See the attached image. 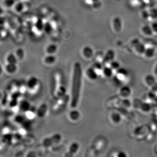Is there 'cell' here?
<instances>
[{"mask_svg": "<svg viewBox=\"0 0 157 157\" xmlns=\"http://www.w3.org/2000/svg\"><path fill=\"white\" fill-rule=\"evenodd\" d=\"M82 71L81 65L80 63L76 62L75 64L73 71L72 88H71V107H76L80 98V91L81 88Z\"/></svg>", "mask_w": 157, "mask_h": 157, "instance_id": "cell-1", "label": "cell"}, {"mask_svg": "<svg viewBox=\"0 0 157 157\" xmlns=\"http://www.w3.org/2000/svg\"><path fill=\"white\" fill-rule=\"evenodd\" d=\"M26 85L27 90L30 94H34L39 90L40 87L39 79L35 76H30L27 80Z\"/></svg>", "mask_w": 157, "mask_h": 157, "instance_id": "cell-2", "label": "cell"}, {"mask_svg": "<svg viewBox=\"0 0 157 157\" xmlns=\"http://www.w3.org/2000/svg\"><path fill=\"white\" fill-rule=\"evenodd\" d=\"M4 73L8 75H14L18 71L17 64H5L4 67Z\"/></svg>", "mask_w": 157, "mask_h": 157, "instance_id": "cell-3", "label": "cell"}, {"mask_svg": "<svg viewBox=\"0 0 157 157\" xmlns=\"http://www.w3.org/2000/svg\"><path fill=\"white\" fill-rule=\"evenodd\" d=\"M5 64H18V61L14 52H9L5 55Z\"/></svg>", "mask_w": 157, "mask_h": 157, "instance_id": "cell-4", "label": "cell"}, {"mask_svg": "<svg viewBox=\"0 0 157 157\" xmlns=\"http://www.w3.org/2000/svg\"><path fill=\"white\" fill-rule=\"evenodd\" d=\"M15 56L17 57L18 62H21L24 60L26 57V52L24 49L21 48H18L14 52Z\"/></svg>", "mask_w": 157, "mask_h": 157, "instance_id": "cell-5", "label": "cell"}, {"mask_svg": "<svg viewBox=\"0 0 157 157\" xmlns=\"http://www.w3.org/2000/svg\"><path fill=\"white\" fill-rule=\"evenodd\" d=\"M56 57L54 55L47 54L43 59V62L45 65H52L56 62Z\"/></svg>", "mask_w": 157, "mask_h": 157, "instance_id": "cell-6", "label": "cell"}, {"mask_svg": "<svg viewBox=\"0 0 157 157\" xmlns=\"http://www.w3.org/2000/svg\"><path fill=\"white\" fill-rule=\"evenodd\" d=\"M86 75L89 79L93 81L96 80L98 77L97 73V70H95L94 67H90L87 70Z\"/></svg>", "mask_w": 157, "mask_h": 157, "instance_id": "cell-7", "label": "cell"}, {"mask_svg": "<svg viewBox=\"0 0 157 157\" xmlns=\"http://www.w3.org/2000/svg\"><path fill=\"white\" fill-rule=\"evenodd\" d=\"M110 120L112 124H120V122L122 120V118H121V114H119V113H118L117 112H114L111 114Z\"/></svg>", "mask_w": 157, "mask_h": 157, "instance_id": "cell-8", "label": "cell"}, {"mask_svg": "<svg viewBox=\"0 0 157 157\" xmlns=\"http://www.w3.org/2000/svg\"><path fill=\"white\" fill-rule=\"evenodd\" d=\"M48 110L47 105L43 104L41 106H39V108L36 111V115L39 117H43L45 115V114Z\"/></svg>", "mask_w": 157, "mask_h": 157, "instance_id": "cell-9", "label": "cell"}, {"mask_svg": "<svg viewBox=\"0 0 157 157\" xmlns=\"http://www.w3.org/2000/svg\"><path fill=\"white\" fill-rule=\"evenodd\" d=\"M57 46L55 44H50L45 48V51L47 54L54 55L57 51Z\"/></svg>", "mask_w": 157, "mask_h": 157, "instance_id": "cell-10", "label": "cell"}, {"mask_svg": "<svg viewBox=\"0 0 157 157\" xmlns=\"http://www.w3.org/2000/svg\"><path fill=\"white\" fill-rule=\"evenodd\" d=\"M114 57H115V53H114V52L113 50H109L107 52L106 55L105 56L104 61L105 63L111 62V61L113 60Z\"/></svg>", "mask_w": 157, "mask_h": 157, "instance_id": "cell-11", "label": "cell"}, {"mask_svg": "<svg viewBox=\"0 0 157 157\" xmlns=\"http://www.w3.org/2000/svg\"><path fill=\"white\" fill-rule=\"evenodd\" d=\"M80 112L78 111L77 110H73L71 112H70L69 114V118L71 121H77L80 118Z\"/></svg>", "mask_w": 157, "mask_h": 157, "instance_id": "cell-12", "label": "cell"}, {"mask_svg": "<svg viewBox=\"0 0 157 157\" xmlns=\"http://www.w3.org/2000/svg\"><path fill=\"white\" fill-rule=\"evenodd\" d=\"M119 93H120L122 97L126 98H128V97L130 96V94H131V90L130 87H128V86H124L121 88Z\"/></svg>", "mask_w": 157, "mask_h": 157, "instance_id": "cell-13", "label": "cell"}, {"mask_svg": "<svg viewBox=\"0 0 157 157\" xmlns=\"http://www.w3.org/2000/svg\"><path fill=\"white\" fill-rule=\"evenodd\" d=\"M79 146H78V144L76 142L74 143H72L71 144L70 147H69V149H68V152L70 154L73 155H76L77 153L78 152V150H79Z\"/></svg>", "mask_w": 157, "mask_h": 157, "instance_id": "cell-14", "label": "cell"}, {"mask_svg": "<svg viewBox=\"0 0 157 157\" xmlns=\"http://www.w3.org/2000/svg\"><path fill=\"white\" fill-rule=\"evenodd\" d=\"M19 108L21 110L26 112L29 109H31V105L29 101H21L19 105Z\"/></svg>", "mask_w": 157, "mask_h": 157, "instance_id": "cell-15", "label": "cell"}, {"mask_svg": "<svg viewBox=\"0 0 157 157\" xmlns=\"http://www.w3.org/2000/svg\"><path fill=\"white\" fill-rule=\"evenodd\" d=\"M134 47L136 52L138 53H139V54H144V52L146 50V48L144 44L139 42L135 45Z\"/></svg>", "mask_w": 157, "mask_h": 157, "instance_id": "cell-16", "label": "cell"}, {"mask_svg": "<svg viewBox=\"0 0 157 157\" xmlns=\"http://www.w3.org/2000/svg\"><path fill=\"white\" fill-rule=\"evenodd\" d=\"M93 50L90 47H85L83 50V54L86 58H90L93 55Z\"/></svg>", "mask_w": 157, "mask_h": 157, "instance_id": "cell-17", "label": "cell"}, {"mask_svg": "<svg viewBox=\"0 0 157 157\" xmlns=\"http://www.w3.org/2000/svg\"><path fill=\"white\" fill-rule=\"evenodd\" d=\"M155 52H156L155 49L154 48L151 47V48H146V50L144 54L145 55L146 57L151 58L155 56Z\"/></svg>", "mask_w": 157, "mask_h": 157, "instance_id": "cell-18", "label": "cell"}, {"mask_svg": "<svg viewBox=\"0 0 157 157\" xmlns=\"http://www.w3.org/2000/svg\"><path fill=\"white\" fill-rule=\"evenodd\" d=\"M113 25L114 28L117 32L121 31L122 25L121 20L119 18H115L114 20Z\"/></svg>", "mask_w": 157, "mask_h": 157, "instance_id": "cell-19", "label": "cell"}, {"mask_svg": "<svg viewBox=\"0 0 157 157\" xmlns=\"http://www.w3.org/2000/svg\"><path fill=\"white\" fill-rule=\"evenodd\" d=\"M142 31L143 33L147 36H151L153 35L154 32H153V30L151 29V26H144L142 28Z\"/></svg>", "mask_w": 157, "mask_h": 157, "instance_id": "cell-20", "label": "cell"}, {"mask_svg": "<svg viewBox=\"0 0 157 157\" xmlns=\"http://www.w3.org/2000/svg\"><path fill=\"white\" fill-rule=\"evenodd\" d=\"M113 69L111 67H105L103 68V74L106 77L110 78L113 75Z\"/></svg>", "mask_w": 157, "mask_h": 157, "instance_id": "cell-21", "label": "cell"}, {"mask_svg": "<svg viewBox=\"0 0 157 157\" xmlns=\"http://www.w3.org/2000/svg\"><path fill=\"white\" fill-rule=\"evenodd\" d=\"M145 82L147 84L150 86H152L156 83V80L155 78L154 77V76L151 75H147L145 77Z\"/></svg>", "mask_w": 157, "mask_h": 157, "instance_id": "cell-22", "label": "cell"}, {"mask_svg": "<svg viewBox=\"0 0 157 157\" xmlns=\"http://www.w3.org/2000/svg\"><path fill=\"white\" fill-rule=\"evenodd\" d=\"M36 114V112L34 111L33 110H31V109H29V110L26 112V117L29 119H31V118L34 117Z\"/></svg>", "mask_w": 157, "mask_h": 157, "instance_id": "cell-23", "label": "cell"}, {"mask_svg": "<svg viewBox=\"0 0 157 157\" xmlns=\"http://www.w3.org/2000/svg\"><path fill=\"white\" fill-rule=\"evenodd\" d=\"M140 108L142 110V111L144 112H149L151 110V106L148 103H145L142 104V105L140 107Z\"/></svg>", "mask_w": 157, "mask_h": 157, "instance_id": "cell-24", "label": "cell"}, {"mask_svg": "<svg viewBox=\"0 0 157 157\" xmlns=\"http://www.w3.org/2000/svg\"><path fill=\"white\" fill-rule=\"evenodd\" d=\"M120 63L117 61L113 60L111 62L110 67L113 70H118L120 68Z\"/></svg>", "mask_w": 157, "mask_h": 157, "instance_id": "cell-25", "label": "cell"}, {"mask_svg": "<svg viewBox=\"0 0 157 157\" xmlns=\"http://www.w3.org/2000/svg\"><path fill=\"white\" fill-rule=\"evenodd\" d=\"M117 71V74L120 75L121 76L125 77L128 75V72L127 71V70H125V68H119Z\"/></svg>", "mask_w": 157, "mask_h": 157, "instance_id": "cell-26", "label": "cell"}, {"mask_svg": "<svg viewBox=\"0 0 157 157\" xmlns=\"http://www.w3.org/2000/svg\"><path fill=\"white\" fill-rule=\"evenodd\" d=\"M149 14V16L153 19H156L157 18V10L156 9H153L150 12Z\"/></svg>", "mask_w": 157, "mask_h": 157, "instance_id": "cell-27", "label": "cell"}, {"mask_svg": "<svg viewBox=\"0 0 157 157\" xmlns=\"http://www.w3.org/2000/svg\"><path fill=\"white\" fill-rule=\"evenodd\" d=\"M113 157H128L127 155L124 152L121 151L118 152L117 154H115V155H114Z\"/></svg>", "mask_w": 157, "mask_h": 157, "instance_id": "cell-28", "label": "cell"}, {"mask_svg": "<svg viewBox=\"0 0 157 157\" xmlns=\"http://www.w3.org/2000/svg\"><path fill=\"white\" fill-rule=\"evenodd\" d=\"M151 29L153 30L154 33H157V22L155 21L154 23H153L151 26Z\"/></svg>", "mask_w": 157, "mask_h": 157, "instance_id": "cell-29", "label": "cell"}, {"mask_svg": "<svg viewBox=\"0 0 157 157\" xmlns=\"http://www.w3.org/2000/svg\"><path fill=\"white\" fill-rule=\"evenodd\" d=\"M94 68L95 70H103V67H102V65L101 64L98 63H96L94 64Z\"/></svg>", "mask_w": 157, "mask_h": 157, "instance_id": "cell-30", "label": "cell"}, {"mask_svg": "<svg viewBox=\"0 0 157 157\" xmlns=\"http://www.w3.org/2000/svg\"><path fill=\"white\" fill-rule=\"evenodd\" d=\"M44 29H48L47 30L45 31L46 32H47L48 33H50V32H51L52 30V27L50 25H46L44 27Z\"/></svg>", "mask_w": 157, "mask_h": 157, "instance_id": "cell-31", "label": "cell"}, {"mask_svg": "<svg viewBox=\"0 0 157 157\" xmlns=\"http://www.w3.org/2000/svg\"><path fill=\"white\" fill-rule=\"evenodd\" d=\"M4 73V68L2 64L0 63V77L2 76Z\"/></svg>", "mask_w": 157, "mask_h": 157, "instance_id": "cell-32", "label": "cell"}, {"mask_svg": "<svg viewBox=\"0 0 157 157\" xmlns=\"http://www.w3.org/2000/svg\"><path fill=\"white\" fill-rule=\"evenodd\" d=\"M27 157H36V156L34 153L31 152L28 154Z\"/></svg>", "mask_w": 157, "mask_h": 157, "instance_id": "cell-33", "label": "cell"}, {"mask_svg": "<svg viewBox=\"0 0 157 157\" xmlns=\"http://www.w3.org/2000/svg\"><path fill=\"white\" fill-rule=\"evenodd\" d=\"M3 95H4V94L2 92V91L0 90V101H1L2 99L3 98Z\"/></svg>", "mask_w": 157, "mask_h": 157, "instance_id": "cell-34", "label": "cell"}, {"mask_svg": "<svg viewBox=\"0 0 157 157\" xmlns=\"http://www.w3.org/2000/svg\"><path fill=\"white\" fill-rule=\"evenodd\" d=\"M154 74L156 76H157V64L154 68Z\"/></svg>", "mask_w": 157, "mask_h": 157, "instance_id": "cell-35", "label": "cell"}, {"mask_svg": "<svg viewBox=\"0 0 157 157\" xmlns=\"http://www.w3.org/2000/svg\"><path fill=\"white\" fill-rule=\"evenodd\" d=\"M3 12H4V10H3L1 6H0V15L2 14L3 13Z\"/></svg>", "mask_w": 157, "mask_h": 157, "instance_id": "cell-36", "label": "cell"}, {"mask_svg": "<svg viewBox=\"0 0 157 157\" xmlns=\"http://www.w3.org/2000/svg\"><path fill=\"white\" fill-rule=\"evenodd\" d=\"M155 153H156V154H157V144L156 145V147H155Z\"/></svg>", "mask_w": 157, "mask_h": 157, "instance_id": "cell-37", "label": "cell"}]
</instances>
